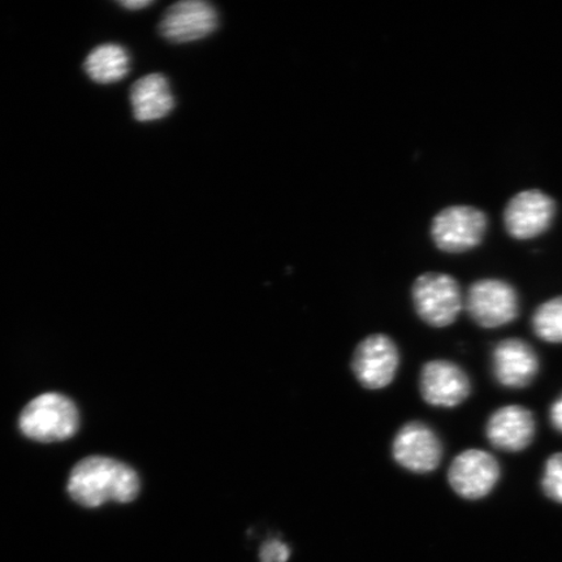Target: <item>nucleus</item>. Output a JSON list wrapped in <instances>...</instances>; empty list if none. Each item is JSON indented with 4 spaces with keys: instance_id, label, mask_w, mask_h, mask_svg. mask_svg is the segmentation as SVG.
I'll return each mask as SVG.
<instances>
[{
    "instance_id": "f257e3e1",
    "label": "nucleus",
    "mask_w": 562,
    "mask_h": 562,
    "mask_svg": "<svg viewBox=\"0 0 562 562\" xmlns=\"http://www.w3.org/2000/svg\"><path fill=\"white\" fill-rule=\"evenodd\" d=\"M68 492L76 503L86 508H98L104 503H131L139 492V477L125 463L108 457H88L70 472Z\"/></svg>"
},
{
    "instance_id": "f03ea898",
    "label": "nucleus",
    "mask_w": 562,
    "mask_h": 562,
    "mask_svg": "<svg viewBox=\"0 0 562 562\" xmlns=\"http://www.w3.org/2000/svg\"><path fill=\"white\" fill-rule=\"evenodd\" d=\"M79 426V411L68 397L59 393H45L35 397L20 416V430L26 438L41 442L72 438Z\"/></svg>"
},
{
    "instance_id": "7ed1b4c3",
    "label": "nucleus",
    "mask_w": 562,
    "mask_h": 562,
    "mask_svg": "<svg viewBox=\"0 0 562 562\" xmlns=\"http://www.w3.org/2000/svg\"><path fill=\"white\" fill-rule=\"evenodd\" d=\"M414 311L419 319L432 328L452 326L463 311L459 281L445 272H426L412 288Z\"/></svg>"
},
{
    "instance_id": "20e7f679",
    "label": "nucleus",
    "mask_w": 562,
    "mask_h": 562,
    "mask_svg": "<svg viewBox=\"0 0 562 562\" xmlns=\"http://www.w3.org/2000/svg\"><path fill=\"white\" fill-rule=\"evenodd\" d=\"M463 308L476 326L495 329L510 325L519 315L516 288L502 279H481L470 285Z\"/></svg>"
},
{
    "instance_id": "39448f33",
    "label": "nucleus",
    "mask_w": 562,
    "mask_h": 562,
    "mask_svg": "<svg viewBox=\"0 0 562 562\" xmlns=\"http://www.w3.org/2000/svg\"><path fill=\"white\" fill-rule=\"evenodd\" d=\"M488 217L483 210L469 205L442 209L431 223L435 246L449 255H459L476 248L483 241Z\"/></svg>"
},
{
    "instance_id": "423d86ee",
    "label": "nucleus",
    "mask_w": 562,
    "mask_h": 562,
    "mask_svg": "<svg viewBox=\"0 0 562 562\" xmlns=\"http://www.w3.org/2000/svg\"><path fill=\"white\" fill-rule=\"evenodd\" d=\"M448 484L463 501L487 497L501 482L502 467L494 454L470 448L457 454L448 469Z\"/></svg>"
},
{
    "instance_id": "0eeeda50",
    "label": "nucleus",
    "mask_w": 562,
    "mask_h": 562,
    "mask_svg": "<svg viewBox=\"0 0 562 562\" xmlns=\"http://www.w3.org/2000/svg\"><path fill=\"white\" fill-rule=\"evenodd\" d=\"M445 447L430 426L424 422H407L392 441V457L397 465L414 474L435 472L441 463Z\"/></svg>"
},
{
    "instance_id": "6e6552de",
    "label": "nucleus",
    "mask_w": 562,
    "mask_h": 562,
    "mask_svg": "<svg viewBox=\"0 0 562 562\" xmlns=\"http://www.w3.org/2000/svg\"><path fill=\"white\" fill-rule=\"evenodd\" d=\"M557 202L540 189L513 195L504 209V226L516 240H531L552 226Z\"/></svg>"
},
{
    "instance_id": "1a4fd4ad",
    "label": "nucleus",
    "mask_w": 562,
    "mask_h": 562,
    "mask_svg": "<svg viewBox=\"0 0 562 562\" xmlns=\"http://www.w3.org/2000/svg\"><path fill=\"white\" fill-rule=\"evenodd\" d=\"M472 391V379L453 361H428L420 370L419 393L428 405L453 409L465 403Z\"/></svg>"
},
{
    "instance_id": "9d476101",
    "label": "nucleus",
    "mask_w": 562,
    "mask_h": 562,
    "mask_svg": "<svg viewBox=\"0 0 562 562\" xmlns=\"http://www.w3.org/2000/svg\"><path fill=\"white\" fill-rule=\"evenodd\" d=\"M400 367V351L391 337L371 335L358 344L351 369L357 381L368 390H382L395 381Z\"/></svg>"
},
{
    "instance_id": "9b49d317",
    "label": "nucleus",
    "mask_w": 562,
    "mask_h": 562,
    "mask_svg": "<svg viewBox=\"0 0 562 562\" xmlns=\"http://www.w3.org/2000/svg\"><path fill=\"white\" fill-rule=\"evenodd\" d=\"M491 371L498 385L524 390L539 375L540 360L531 344L518 337L498 341L491 353Z\"/></svg>"
},
{
    "instance_id": "f8f14e48",
    "label": "nucleus",
    "mask_w": 562,
    "mask_h": 562,
    "mask_svg": "<svg viewBox=\"0 0 562 562\" xmlns=\"http://www.w3.org/2000/svg\"><path fill=\"white\" fill-rule=\"evenodd\" d=\"M484 434L497 451L524 452L536 439L537 419L524 405H505L491 414Z\"/></svg>"
},
{
    "instance_id": "ddd939ff",
    "label": "nucleus",
    "mask_w": 562,
    "mask_h": 562,
    "mask_svg": "<svg viewBox=\"0 0 562 562\" xmlns=\"http://www.w3.org/2000/svg\"><path fill=\"white\" fill-rule=\"evenodd\" d=\"M217 13L213 5L202 0H186L175 3L160 20L161 37L172 44H188L214 33L217 27Z\"/></svg>"
},
{
    "instance_id": "4468645a",
    "label": "nucleus",
    "mask_w": 562,
    "mask_h": 562,
    "mask_svg": "<svg viewBox=\"0 0 562 562\" xmlns=\"http://www.w3.org/2000/svg\"><path fill=\"white\" fill-rule=\"evenodd\" d=\"M131 103L136 121L140 123L160 121L175 108L170 83L164 75H147L133 83Z\"/></svg>"
},
{
    "instance_id": "2eb2a0df",
    "label": "nucleus",
    "mask_w": 562,
    "mask_h": 562,
    "mask_svg": "<svg viewBox=\"0 0 562 562\" xmlns=\"http://www.w3.org/2000/svg\"><path fill=\"white\" fill-rule=\"evenodd\" d=\"M131 59L125 48L114 44L102 45L88 55L86 68L91 80L98 83L122 81L130 74Z\"/></svg>"
},
{
    "instance_id": "dca6fc26",
    "label": "nucleus",
    "mask_w": 562,
    "mask_h": 562,
    "mask_svg": "<svg viewBox=\"0 0 562 562\" xmlns=\"http://www.w3.org/2000/svg\"><path fill=\"white\" fill-rule=\"evenodd\" d=\"M533 335L548 344H562V296H557L540 304L531 316Z\"/></svg>"
},
{
    "instance_id": "f3484780",
    "label": "nucleus",
    "mask_w": 562,
    "mask_h": 562,
    "mask_svg": "<svg viewBox=\"0 0 562 562\" xmlns=\"http://www.w3.org/2000/svg\"><path fill=\"white\" fill-rule=\"evenodd\" d=\"M540 487L548 501L562 505V452L548 457Z\"/></svg>"
},
{
    "instance_id": "a211bd4d",
    "label": "nucleus",
    "mask_w": 562,
    "mask_h": 562,
    "mask_svg": "<svg viewBox=\"0 0 562 562\" xmlns=\"http://www.w3.org/2000/svg\"><path fill=\"white\" fill-rule=\"evenodd\" d=\"M291 557L290 548L280 540L267 542L261 550V562H286Z\"/></svg>"
},
{
    "instance_id": "6ab92c4d",
    "label": "nucleus",
    "mask_w": 562,
    "mask_h": 562,
    "mask_svg": "<svg viewBox=\"0 0 562 562\" xmlns=\"http://www.w3.org/2000/svg\"><path fill=\"white\" fill-rule=\"evenodd\" d=\"M548 417H550L553 430L562 435V395L552 403Z\"/></svg>"
},
{
    "instance_id": "aec40b11",
    "label": "nucleus",
    "mask_w": 562,
    "mask_h": 562,
    "mask_svg": "<svg viewBox=\"0 0 562 562\" xmlns=\"http://www.w3.org/2000/svg\"><path fill=\"white\" fill-rule=\"evenodd\" d=\"M119 4L123 5L124 9L130 11H139L143 9H146V7H149L153 4V2H149V0H128V2H119Z\"/></svg>"
}]
</instances>
